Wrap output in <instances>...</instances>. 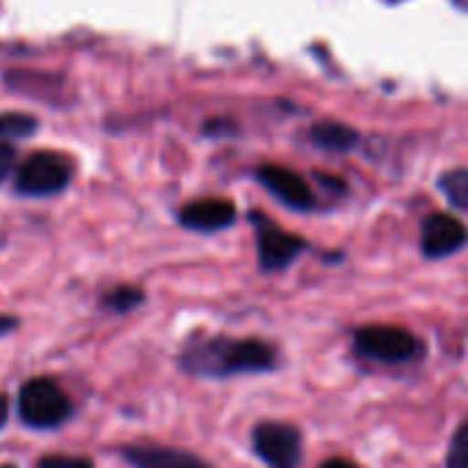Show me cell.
<instances>
[{"instance_id":"obj_21","label":"cell","mask_w":468,"mask_h":468,"mask_svg":"<svg viewBox=\"0 0 468 468\" xmlns=\"http://www.w3.org/2000/svg\"><path fill=\"white\" fill-rule=\"evenodd\" d=\"M0 468H14V466H0Z\"/></svg>"},{"instance_id":"obj_20","label":"cell","mask_w":468,"mask_h":468,"mask_svg":"<svg viewBox=\"0 0 468 468\" xmlns=\"http://www.w3.org/2000/svg\"><path fill=\"white\" fill-rule=\"evenodd\" d=\"M5 420H8V400L5 395H0V428L5 425Z\"/></svg>"},{"instance_id":"obj_7","label":"cell","mask_w":468,"mask_h":468,"mask_svg":"<svg viewBox=\"0 0 468 468\" xmlns=\"http://www.w3.org/2000/svg\"><path fill=\"white\" fill-rule=\"evenodd\" d=\"M468 241V230L461 219L450 214H433L422 225V255L428 258H447L458 252Z\"/></svg>"},{"instance_id":"obj_9","label":"cell","mask_w":468,"mask_h":468,"mask_svg":"<svg viewBox=\"0 0 468 468\" xmlns=\"http://www.w3.org/2000/svg\"><path fill=\"white\" fill-rule=\"evenodd\" d=\"M181 225L189 230H200V233H214L222 230L228 225H233L236 219V206L230 200L222 197H203V200H192L181 208L178 214Z\"/></svg>"},{"instance_id":"obj_5","label":"cell","mask_w":468,"mask_h":468,"mask_svg":"<svg viewBox=\"0 0 468 468\" xmlns=\"http://www.w3.org/2000/svg\"><path fill=\"white\" fill-rule=\"evenodd\" d=\"M252 447L269 468H299L302 433L288 422H261L252 431Z\"/></svg>"},{"instance_id":"obj_2","label":"cell","mask_w":468,"mask_h":468,"mask_svg":"<svg viewBox=\"0 0 468 468\" xmlns=\"http://www.w3.org/2000/svg\"><path fill=\"white\" fill-rule=\"evenodd\" d=\"M16 414L33 431H52L71 417V403L55 381L30 378L19 389Z\"/></svg>"},{"instance_id":"obj_1","label":"cell","mask_w":468,"mask_h":468,"mask_svg":"<svg viewBox=\"0 0 468 468\" xmlns=\"http://www.w3.org/2000/svg\"><path fill=\"white\" fill-rule=\"evenodd\" d=\"M277 365V354L263 340L195 337L181 351V367L197 378H228L239 373H263Z\"/></svg>"},{"instance_id":"obj_18","label":"cell","mask_w":468,"mask_h":468,"mask_svg":"<svg viewBox=\"0 0 468 468\" xmlns=\"http://www.w3.org/2000/svg\"><path fill=\"white\" fill-rule=\"evenodd\" d=\"M19 326V321L14 315H0V337H5L8 332H14Z\"/></svg>"},{"instance_id":"obj_6","label":"cell","mask_w":468,"mask_h":468,"mask_svg":"<svg viewBox=\"0 0 468 468\" xmlns=\"http://www.w3.org/2000/svg\"><path fill=\"white\" fill-rule=\"evenodd\" d=\"M252 222L258 228V258L266 271H280L302 255L304 241L299 236L285 233L282 228L263 219L261 214H252Z\"/></svg>"},{"instance_id":"obj_12","label":"cell","mask_w":468,"mask_h":468,"mask_svg":"<svg viewBox=\"0 0 468 468\" xmlns=\"http://www.w3.org/2000/svg\"><path fill=\"white\" fill-rule=\"evenodd\" d=\"M145 302V293L140 288H132V285H121V288H112L107 296H104V307L110 313H118V315H126L132 313L134 307H140Z\"/></svg>"},{"instance_id":"obj_14","label":"cell","mask_w":468,"mask_h":468,"mask_svg":"<svg viewBox=\"0 0 468 468\" xmlns=\"http://www.w3.org/2000/svg\"><path fill=\"white\" fill-rule=\"evenodd\" d=\"M36 121L25 112H5L0 115V134L3 137H27L33 134Z\"/></svg>"},{"instance_id":"obj_3","label":"cell","mask_w":468,"mask_h":468,"mask_svg":"<svg viewBox=\"0 0 468 468\" xmlns=\"http://www.w3.org/2000/svg\"><path fill=\"white\" fill-rule=\"evenodd\" d=\"M69 181H71V162L60 154L41 151L22 162L16 173V192L30 197L58 195L69 186Z\"/></svg>"},{"instance_id":"obj_8","label":"cell","mask_w":468,"mask_h":468,"mask_svg":"<svg viewBox=\"0 0 468 468\" xmlns=\"http://www.w3.org/2000/svg\"><path fill=\"white\" fill-rule=\"evenodd\" d=\"M258 178L277 200H282L291 208H310L313 200H315L307 181L293 170H285V167H277V165H263L258 170Z\"/></svg>"},{"instance_id":"obj_4","label":"cell","mask_w":468,"mask_h":468,"mask_svg":"<svg viewBox=\"0 0 468 468\" xmlns=\"http://www.w3.org/2000/svg\"><path fill=\"white\" fill-rule=\"evenodd\" d=\"M356 351L376 362H411L422 354V343L400 326H365L356 332Z\"/></svg>"},{"instance_id":"obj_16","label":"cell","mask_w":468,"mask_h":468,"mask_svg":"<svg viewBox=\"0 0 468 468\" xmlns=\"http://www.w3.org/2000/svg\"><path fill=\"white\" fill-rule=\"evenodd\" d=\"M36 468H93L88 458H71V455H47L41 458Z\"/></svg>"},{"instance_id":"obj_11","label":"cell","mask_w":468,"mask_h":468,"mask_svg":"<svg viewBox=\"0 0 468 468\" xmlns=\"http://www.w3.org/2000/svg\"><path fill=\"white\" fill-rule=\"evenodd\" d=\"M313 140L326 151H351L359 143V134L354 129H348L346 123L324 121V123L313 126Z\"/></svg>"},{"instance_id":"obj_19","label":"cell","mask_w":468,"mask_h":468,"mask_svg":"<svg viewBox=\"0 0 468 468\" xmlns=\"http://www.w3.org/2000/svg\"><path fill=\"white\" fill-rule=\"evenodd\" d=\"M321 468H359L356 463H351V461H346V458H332V461H326Z\"/></svg>"},{"instance_id":"obj_17","label":"cell","mask_w":468,"mask_h":468,"mask_svg":"<svg viewBox=\"0 0 468 468\" xmlns=\"http://www.w3.org/2000/svg\"><path fill=\"white\" fill-rule=\"evenodd\" d=\"M14 162H16V156H14V148H11L8 143H0V181H3V178L11 173Z\"/></svg>"},{"instance_id":"obj_13","label":"cell","mask_w":468,"mask_h":468,"mask_svg":"<svg viewBox=\"0 0 468 468\" xmlns=\"http://www.w3.org/2000/svg\"><path fill=\"white\" fill-rule=\"evenodd\" d=\"M441 189L447 192V197L461 206L468 208V170H452L441 178Z\"/></svg>"},{"instance_id":"obj_10","label":"cell","mask_w":468,"mask_h":468,"mask_svg":"<svg viewBox=\"0 0 468 468\" xmlns=\"http://www.w3.org/2000/svg\"><path fill=\"white\" fill-rule=\"evenodd\" d=\"M121 458L134 468H214L206 461H200L192 452L173 450V447H159V444H137V447H123Z\"/></svg>"},{"instance_id":"obj_15","label":"cell","mask_w":468,"mask_h":468,"mask_svg":"<svg viewBox=\"0 0 468 468\" xmlns=\"http://www.w3.org/2000/svg\"><path fill=\"white\" fill-rule=\"evenodd\" d=\"M447 468H468V420L458 428L450 455H447Z\"/></svg>"}]
</instances>
